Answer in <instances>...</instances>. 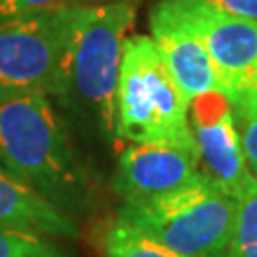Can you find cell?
Instances as JSON below:
<instances>
[{
	"mask_svg": "<svg viewBox=\"0 0 257 257\" xmlns=\"http://www.w3.org/2000/svg\"><path fill=\"white\" fill-rule=\"evenodd\" d=\"M136 21L128 0L69 6L55 97L114 141L116 88L124 44Z\"/></svg>",
	"mask_w": 257,
	"mask_h": 257,
	"instance_id": "obj_1",
	"label": "cell"
},
{
	"mask_svg": "<svg viewBox=\"0 0 257 257\" xmlns=\"http://www.w3.org/2000/svg\"><path fill=\"white\" fill-rule=\"evenodd\" d=\"M46 93L0 101V164L69 217L92 198L90 179Z\"/></svg>",
	"mask_w": 257,
	"mask_h": 257,
	"instance_id": "obj_2",
	"label": "cell"
},
{
	"mask_svg": "<svg viewBox=\"0 0 257 257\" xmlns=\"http://www.w3.org/2000/svg\"><path fill=\"white\" fill-rule=\"evenodd\" d=\"M116 139L138 145L196 149L191 128V101L170 74L155 40L126 38L116 88Z\"/></svg>",
	"mask_w": 257,
	"mask_h": 257,
	"instance_id": "obj_3",
	"label": "cell"
},
{
	"mask_svg": "<svg viewBox=\"0 0 257 257\" xmlns=\"http://www.w3.org/2000/svg\"><path fill=\"white\" fill-rule=\"evenodd\" d=\"M238 200L208 175L147 202L122 204L118 217L189 257H223L236 225Z\"/></svg>",
	"mask_w": 257,
	"mask_h": 257,
	"instance_id": "obj_4",
	"label": "cell"
},
{
	"mask_svg": "<svg viewBox=\"0 0 257 257\" xmlns=\"http://www.w3.org/2000/svg\"><path fill=\"white\" fill-rule=\"evenodd\" d=\"M69 6L0 21V101L25 93L55 97Z\"/></svg>",
	"mask_w": 257,
	"mask_h": 257,
	"instance_id": "obj_5",
	"label": "cell"
},
{
	"mask_svg": "<svg viewBox=\"0 0 257 257\" xmlns=\"http://www.w3.org/2000/svg\"><path fill=\"white\" fill-rule=\"evenodd\" d=\"M211 57L217 90L232 105L257 90V23L230 18L200 0H175Z\"/></svg>",
	"mask_w": 257,
	"mask_h": 257,
	"instance_id": "obj_6",
	"label": "cell"
},
{
	"mask_svg": "<svg viewBox=\"0 0 257 257\" xmlns=\"http://www.w3.org/2000/svg\"><path fill=\"white\" fill-rule=\"evenodd\" d=\"M191 128L202 172L238 200L255 175L246 160L234 105L221 92L194 99L191 101Z\"/></svg>",
	"mask_w": 257,
	"mask_h": 257,
	"instance_id": "obj_7",
	"label": "cell"
},
{
	"mask_svg": "<svg viewBox=\"0 0 257 257\" xmlns=\"http://www.w3.org/2000/svg\"><path fill=\"white\" fill-rule=\"evenodd\" d=\"M202 177L198 151L130 143L120 151L112 187L122 204H136L175 193Z\"/></svg>",
	"mask_w": 257,
	"mask_h": 257,
	"instance_id": "obj_8",
	"label": "cell"
},
{
	"mask_svg": "<svg viewBox=\"0 0 257 257\" xmlns=\"http://www.w3.org/2000/svg\"><path fill=\"white\" fill-rule=\"evenodd\" d=\"M151 38L155 40L170 74L189 101L219 92L211 57L175 0H158L149 14Z\"/></svg>",
	"mask_w": 257,
	"mask_h": 257,
	"instance_id": "obj_9",
	"label": "cell"
},
{
	"mask_svg": "<svg viewBox=\"0 0 257 257\" xmlns=\"http://www.w3.org/2000/svg\"><path fill=\"white\" fill-rule=\"evenodd\" d=\"M0 227L31 230L44 236L76 238L74 219L19 181L0 164Z\"/></svg>",
	"mask_w": 257,
	"mask_h": 257,
	"instance_id": "obj_10",
	"label": "cell"
},
{
	"mask_svg": "<svg viewBox=\"0 0 257 257\" xmlns=\"http://www.w3.org/2000/svg\"><path fill=\"white\" fill-rule=\"evenodd\" d=\"M103 257H189L118 217L103 232Z\"/></svg>",
	"mask_w": 257,
	"mask_h": 257,
	"instance_id": "obj_11",
	"label": "cell"
},
{
	"mask_svg": "<svg viewBox=\"0 0 257 257\" xmlns=\"http://www.w3.org/2000/svg\"><path fill=\"white\" fill-rule=\"evenodd\" d=\"M223 257H257V177L238 198L236 225Z\"/></svg>",
	"mask_w": 257,
	"mask_h": 257,
	"instance_id": "obj_12",
	"label": "cell"
},
{
	"mask_svg": "<svg viewBox=\"0 0 257 257\" xmlns=\"http://www.w3.org/2000/svg\"><path fill=\"white\" fill-rule=\"evenodd\" d=\"M50 249L54 246L44 234L0 227V257H35Z\"/></svg>",
	"mask_w": 257,
	"mask_h": 257,
	"instance_id": "obj_13",
	"label": "cell"
},
{
	"mask_svg": "<svg viewBox=\"0 0 257 257\" xmlns=\"http://www.w3.org/2000/svg\"><path fill=\"white\" fill-rule=\"evenodd\" d=\"M234 112L238 120L246 160H248L251 174L257 177V90L242 97L234 105Z\"/></svg>",
	"mask_w": 257,
	"mask_h": 257,
	"instance_id": "obj_14",
	"label": "cell"
},
{
	"mask_svg": "<svg viewBox=\"0 0 257 257\" xmlns=\"http://www.w3.org/2000/svg\"><path fill=\"white\" fill-rule=\"evenodd\" d=\"M74 4H86V0H0V21L48 10L67 8Z\"/></svg>",
	"mask_w": 257,
	"mask_h": 257,
	"instance_id": "obj_15",
	"label": "cell"
},
{
	"mask_svg": "<svg viewBox=\"0 0 257 257\" xmlns=\"http://www.w3.org/2000/svg\"><path fill=\"white\" fill-rule=\"evenodd\" d=\"M200 2L219 14L257 23V0H200Z\"/></svg>",
	"mask_w": 257,
	"mask_h": 257,
	"instance_id": "obj_16",
	"label": "cell"
},
{
	"mask_svg": "<svg viewBox=\"0 0 257 257\" xmlns=\"http://www.w3.org/2000/svg\"><path fill=\"white\" fill-rule=\"evenodd\" d=\"M35 257H65L59 249H50V251H46V253H40V255H35Z\"/></svg>",
	"mask_w": 257,
	"mask_h": 257,
	"instance_id": "obj_17",
	"label": "cell"
},
{
	"mask_svg": "<svg viewBox=\"0 0 257 257\" xmlns=\"http://www.w3.org/2000/svg\"><path fill=\"white\" fill-rule=\"evenodd\" d=\"M95 2H114V0H86V4H95ZM128 2H139V0H128Z\"/></svg>",
	"mask_w": 257,
	"mask_h": 257,
	"instance_id": "obj_18",
	"label": "cell"
}]
</instances>
